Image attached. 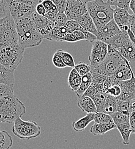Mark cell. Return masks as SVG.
Wrapping results in <instances>:
<instances>
[{
	"label": "cell",
	"instance_id": "ac0fdd59",
	"mask_svg": "<svg viewBox=\"0 0 135 149\" xmlns=\"http://www.w3.org/2000/svg\"><path fill=\"white\" fill-rule=\"evenodd\" d=\"M76 20L86 30L97 36L98 31L96 26L88 12L78 17Z\"/></svg>",
	"mask_w": 135,
	"mask_h": 149
},
{
	"label": "cell",
	"instance_id": "bcb514c9",
	"mask_svg": "<svg viewBox=\"0 0 135 149\" xmlns=\"http://www.w3.org/2000/svg\"><path fill=\"white\" fill-rule=\"evenodd\" d=\"M129 116L130 125H131V129L132 131V133L135 134V110L130 112L129 113Z\"/></svg>",
	"mask_w": 135,
	"mask_h": 149
},
{
	"label": "cell",
	"instance_id": "f1b7e54d",
	"mask_svg": "<svg viewBox=\"0 0 135 149\" xmlns=\"http://www.w3.org/2000/svg\"><path fill=\"white\" fill-rule=\"evenodd\" d=\"M0 149H10L13 144L12 136L6 131H1L0 133Z\"/></svg>",
	"mask_w": 135,
	"mask_h": 149
},
{
	"label": "cell",
	"instance_id": "d6a6232c",
	"mask_svg": "<svg viewBox=\"0 0 135 149\" xmlns=\"http://www.w3.org/2000/svg\"><path fill=\"white\" fill-rule=\"evenodd\" d=\"M59 51L60 53L63 61L65 64V65L66 66V67H71L74 68L76 66V64H75L74 58L72 55L69 52H66L62 49H59Z\"/></svg>",
	"mask_w": 135,
	"mask_h": 149
},
{
	"label": "cell",
	"instance_id": "816d5d0a",
	"mask_svg": "<svg viewBox=\"0 0 135 149\" xmlns=\"http://www.w3.org/2000/svg\"><path fill=\"white\" fill-rule=\"evenodd\" d=\"M135 110V98L133 99L129 102V113Z\"/></svg>",
	"mask_w": 135,
	"mask_h": 149
},
{
	"label": "cell",
	"instance_id": "f35d334b",
	"mask_svg": "<svg viewBox=\"0 0 135 149\" xmlns=\"http://www.w3.org/2000/svg\"><path fill=\"white\" fill-rule=\"evenodd\" d=\"M69 19L65 12H59L56 19L54 21L55 25L58 26H65Z\"/></svg>",
	"mask_w": 135,
	"mask_h": 149
},
{
	"label": "cell",
	"instance_id": "7dc6e473",
	"mask_svg": "<svg viewBox=\"0 0 135 149\" xmlns=\"http://www.w3.org/2000/svg\"><path fill=\"white\" fill-rule=\"evenodd\" d=\"M36 12L40 15L45 17L46 14V10L42 3V2L36 6Z\"/></svg>",
	"mask_w": 135,
	"mask_h": 149
},
{
	"label": "cell",
	"instance_id": "2e32d148",
	"mask_svg": "<svg viewBox=\"0 0 135 149\" xmlns=\"http://www.w3.org/2000/svg\"><path fill=\"white\" fill-rule=\"evenodd\" d=\"M134 72L128 61L125 59V61L118 68L116 72L111 76L113 81H124L131 79Z\"/></svg>",
	"mask_w": 135,
	"mask_h": 149
},
{
	"label": "cell",
	"instance_id": "7c38bea8",
	"mask_svg": "<svg viewBox=\"0 0 135 149\" xmlns=\"http://www.w3.org/2000/svg\"><path fill=\"white\" fill-rule=\"evenodd\" d=\"M132 15L128 11L116 7L114 9L113 19L120 30L123 33H127L131 30V24Z\"/></svg>",
	"mask_w": 135,
	"mask_h": 149
},
{
	"label": "cell",
	"instance_id": "60d3db41",
	"mask_svg": "<svg viewBox=\"0 0 135 149\" xmlns=\"http://www.w3.org/2000/svg\"><path fill=\"white\" fill-rule=\"evenodd\" d=\"M92 75L93 83H95L104 84L108 77V76H106L103 74H92Z\"/></svg>",
	"mask_w": 135,
	"mask_h": 149
},
{
	"label": "cell",
	"instance_id": "ffe728a7",
	"mask_svg": "<svg viewBox=\"0 0 135 149\" xmlns=\"http://www.w3.org/2000/svg\"><path fill=\"white\" fill-rule=\"evenodd\" d=\"M96 113H87L86 116L73 122V127L77 132H81L84 130L87 126L93 120H94Z\"/></svg>",
	"mask_w": 135,
	"mask_h": 149
},
{
	"label": "cell",
	"instance_id": "83f0119b",
	"mask_svg": "<svg viewBox=\"0 0 135 149\" xmlns=\"http://www.w3.org/2000/svg\"><path fill=\"white\" fill-rule=\"evenodd\" d=\"M128 37V35L127 33H121L118 34L114 37H112L109 39L106 43L108 45L112 46L115 49H117L121 46H122L127 38Z\"/></svg>",
	"mask_w": 135,
	"mask_h": 149
},
{
	"label": "cell",
	"instance_id": "603a6c76",
	"mask_svg": "<svg viewBox=\"0 0 135 149\" xmlns=\"http://www.w3.org/2000/svg\"><path fill=\"white\" fill-rule=\"evenodd\" d=\"M67 33H69V32L66 26L55 25L51 33L45 38V39L51 41H62V38Z\"/></svg>",
	"mask_w": 135,
	"mask_h": 149
},
{
	"label": "cell",
	"instance_id": "5b68a950",
	"mask_svg": "<svg viewBox=\"0 0 135 149\" xmlns=\"http://www.w3.org/2000/svg\"><path fill=\"white\" fill-rule=\"evenodd\" d=\"M24 51L20 44H1L0 64L15 71L23 59Z\"/></svg>",
	"mask_w": 135,
	"mask_h": 149
},
{
	"label": "cell",
	"instance_id": "9c48e42d",
	"mask_svg": "<svg viewBox=\"0 0 135 149\" xmlns=\"http://www.w3.org/2000/svg\"><path fill=\"white\" fill-rule=\"evenodd\" d=\"M108 54V45L106 42L97 40L92 44L90 55L89 57L90 65H94L103 62Z\"/></svg>",
	"mask_w": 135,
	"mask_h": 149
},
{
	"label": "cell",
	"instance_id": "6da1fadb",
	"mask_svg": "<svg viewBox=\"0 0 135 149\" xmlns=\"http://www.w3.org/2000/svg\"><path fill=\"white\" fill-rule=\"evenodd\" d=\"M20 45L24 49L39 45L44 39L31 16L15 21Z\"/></svg>",
	"mask_w": 135,
	"mask_h": 149
},
{
	"label": "cell",
	"instance_id": "74e56055",
	"mask_svg": "<svg viewBox=\"0 0 135 149\" xmlns=\"http://www.w3.org/2000/svg\"><path fill=\"white\" fill-rule=\"evenodd\" d=\"M52 63L54 65L58 68H63L66 67L63 61L62 57L59 50L54 54L52 57Z\"/></svg>",
	"mask_w": 135,
	"mask_h": 149
},
{
	"label": "cell",
	"instance_id": "1f68e13d",
	"mask_svg": "<svg viewBox=\"0 0 135 149\" xmlns=\"http://www.w3.org/2000/svg\"><path fill=\"white\" fill-rule=\"evenodd\" d=\"M94 121L97 123H110L114 122L111 115L101 112L96 113Z\"/></svg>",
	"mask_w": 135,
	"mask_h": 149
},
{
	"label": "cell",
	"instance_id": "9a60e30c",
	"mask_svg": "<svg viewBox=\"0 0 135 149\" xmlns=\"http://www.w3.org/2000/svg\"><path fill=\"white\" fill-rule=\"evenodd\" d=\"M97 31V39L105 42H106L112 37L122 33L114 19Z\"/></svg>",
	"mask_w": 135,
	"mask_h": 149
},
{
	"label": "cell",
	"instance_id": "836d02e7",
	"mask_svg": "<svg viewBox=\"0 0 135 149\" xmlns=\"http://www.w3.org/2000/svg\"><path fill=\"white\" fill-rule=\"evenodd\" d=\"M111 116L116 126L120 124L129 122V116L128 114H125L120 112H116L111 115Z\"/></svg>",
	"mask_w": 135,
	"mask_h": 149
},
{
	"label": "cell",
	"instance_id": "d590c367",
	"mask_svg": "<svg viewBox=\"0 0 135 149\" xmlns=\"http://www.w3.org/2000/svg\"><path fill=\"white\" fill-rule=\"evenodd\" d=\"M13 87L14 86H10L6 84H0V98L4 96L15 95Z\"/></svg>",
	"mask_w": 135,
	"mask_h": 149
},
{
	"label": "cell",
	"instance_id": "ba28073f",
	"mask_svg": "<svg viewBox=\"0 0 135 149\" xmlns=\"http://www.w3.org/2000/svg\"><path fill=\"white\" fill-rule=\"evenodd\" d=\"M9 12L15 21L31 16L35 11L36 7L15 0H8Z\"/></svg>",
	"mask_w": 135,
	"mask_h": 149
},
{
	"label": "cell",
	"instance_id": "5bb4252c",
	"mask_svg": "<svg viewBox=\"0 0 135 149\" xmlns=\"http://www.w3.org/2000/svg\"><path fill=\"white\" fill-rule=\"evenodd\" d=\"M116 50L121 56L124 57L128 61L135 74V46L131 40L129 35L125 40L122 46Z\"/></svg>",
	"mask_w": 135,
	"mask_h": 149
},
{
	"label": "cell",
	"instance_id": "11a10c76",
	"mask_svg": "<svg viewBox=\"0 0 135 149\" xmlns=\"http://www.w3.org/2000/svg\"><path fill=\"white\" fill-rule=\"evenodd\" d=\"M83 2H84V3H89V2H92V1H94V0H81Z\"/></svg>",
	"mask_w": 135,
	"mask_h": 149
},
{
	"label": "cell",
	"instance_id": "7a4b0ae2",
	"mask_svg": "<svg viewBox=\"0 0 135 149\" xmlns=\"http://www.w3.org/2000/svg\"><path fill=\"white\" fill-rule=\"evenodd\" d=\"M26 111L24 103L15 95L0 98V121L12 123L23 116Z\"/></svg>",
	"mask_w": 135,
	"mask_h": 149
},
{
	"label": "cell",
	"instance_id": "7bdbcfd3",
	"mask_svg": "<svg viewBox=\"0 0 135 149\" xmlns=\"http://www.w3.org/2000/svg\"><path fill=\"white\" fill-rule=\"evenodd\" d=\"M131 1L132 0H118L117 7L128 11Z\"/></svg>",
	"mask_w": 135,
	"mask_h": 149
},
{
	"label": "cell",
	"instance_id": "f6af8a7d",
	"mask_svg": "<svg viewBox=\"0 0 135 149\" xmlns=\"http://www.w3.org/2000/svg\"><path fill=\"white\" fill-rule=\"evenodd\" d=\"M15 1L27 4V5H29L34 7H36L39 3H41L43 1L42 0H15Z\"/></svg>",
	"mask_w": 135,
	"mask_h": 149
},
{
	"label": "cell",
	"instance_id": "44dd1931",
	"mask_svg": "<svg viewBox=\"0 0 135 149\" xmlns=\"http://www.w3.org/2000/svg\"><path fill=\"white\" fill-rule=\"evenodd\" d=\"M115 129H117V126L114 122L110 123H95L90 128V132L94 135H101Z\"/></svg>",
	"mask_w": 135,
	"mask_h": 149
},
{
	"label": "cell",
	"instance_id": "681fc988",
	"mask_svg": "<svg viewBox=\"0 0 135 149\" xmlns=\"http://www.w3.org/2000/svg\"><path fill=\"white\" fill-rule=\"evenodd\" d=\"M104 87L106 92L108 89H109L113 86V80L110 76L108 77L107 80L104 83Z\"/></svg>",
	"mask_w": 135,
	"mask_h": 149
},
{
	"label": "cell",
	"instance_id": "3957f363",
	"mask_svg": "<svg viewBox=\"0 0 135 149\" xmlns=\"http://www.w3.org/2000/svg\"><path fill=\"white\" fill-rule=\"evenodd\" d=\"M87 12L93 19L97 30L113 19L114 9L107 2L94 0L86 4Z\"/></svg>",
	"mask_w": 135,
	"mask_h": 149
},
{
	"label": "cell",
	"instance_id": "52a82bcc",
	"mask_svg": "<svg viewBox=\"0 0 135 149\" xmlns=\"http://www.w3.org/2000/svg\"><path fill=\"white\" fill-rule=\"evenodd\" d=\"M1 44H20L16 22L11 16L0 19Z\"/></svg>",
	"mask_w": 135,
	"mask_h": 149
},
{
	"label": "cell",
	"instance_id": "f907efd6",
	"mask_svg": "<svg viewBox=\"0 0 135 149\" xmlns=\"http://www.w3.org/2000/svg\"><path fill=\"white\" fill-rule=\"evenodd\" d=\"M131 31L135 35V14L132 15L131 24Z\"/></svg>",
	"mask_w": 135,
	"mask_h": 149
},
{
	"label": "cell",
	"instance_id": "4dcf8cb0",
	"mask_svg": "<svg viewBox=\"0 0 135 149\" xmlns=\"http://www.w3.org/2000/svg\"><path fill=\"white\" fill-rule=\"evenodd\" d=\"M108 96V94L106 92H100L91 97L93 100L96 106L97 112L100 111V110L105 104Z\"/></svg>",
	"mask_w": 135,
	"mask_h": 149
},
{
	"label": "cell",
	"instance_id": "277c9868",
	"mask_svg": "<svg viewBox=\"0 0 135 149\" xmlns=\"http://www.w3.org/2000/svg\"><path fill=\"white\" fill-rule=\"evenodd\" d=\"M125 58L121 56L117 51L108 45V54L105 60L100 64L90 65L92 74H103L111 76L114 74L118 68L124 63Z\"/></svg>",
	"mask_w": 135,
	"mask_h": 149
},
{
	"label": "cell",
	"instance_id": "e0dca14e",
	"mask_svg": "<svg viewBox=\"0 0 135 149\" xmlns=\"http://www.w3.org/2000/svg\"><path fill=\"white\" fill-rule=\"evenodd\" d=\"M77 105L82 111L85 112L87 113H96L97 112L96 106L93 100L89 96H82L78 97Z\"/></svg>",
	"mask_w": 135,
	"mask_h": 149
},
{
	"label": "cell",
	"instance_id": "4316f807",
	"mask_svg": "<svg viewBox=\"0 0 135 149\" xmlns=\"http://www.w3.org/2000/svg\"><path fill=\"white\" fill-rule=\"evenodd\" d=\"M92 83V75L90 72L82 76L80 86L76 92V93L77 94L78 97L83 96L84 93H85V92L87 91V90L89 88Z\"/></svg>",
	"mask_w": 135,
	"mask_h": 149
},
{
	"label": "cell",
	"instance_id": "b9f144b4",
	"mask_svg": "<svg viewBox=\"0 0 135 149\" xmlns=\"http://www.w3.org/2000/svg\"><path fill=\"white\" fill-rule=\"evenodd\" d=\"M57 6L59 12H65L66 0H51Z\"/></svg>",
	"mask_w": 135,
	"mask_h": 149
},
{
	"label": "cell",
	"instance_id": "d4e9b609",
	"mask_svg": "<svg viewBox=\"0 0 135 149\" xmlns=\"http://www.w3.org/2000/svg\"><path fill=\"white\" fill-rule=\"evenodd\" d=\"M82 76L78 74L74 68L70 71L68 77V84L72 91L76 92L80 86Z\"/></svg>",
	"mask_w": 135,
	"mask_h": 149
},
{
	"label": "cell",
	"instance_id": "f5cc1de1",
	"mask_svg": "<svg viewBox=\"0 0 135 149\" xmlns=\"http://www.w3.org/2000/svg\"><path fill=\"white\" fill-rule=\"evenodd\" d=\"M129 9L133 12L134 14H135V0L131 1L129 5Z\"/></svg>",
	"mask_w": 135,
	"mask_h": 149
},
{
	"label": "cell",
	"instance_id": "8992f818",
	"mask_svg": "<svg viewBox=\"0 0 135 149\" xmlns=\"http://www.w3.org/2000/svg\"><path fill=\"white\" fill-rule=\"evenodd\" d=\"M13 133L20 139H31L35 138L41 134V127L34 121H25L17 119L12 127Z\"/></svg>",
	"mask_w": 135,
	"mask_h": 149
},
{
	"label": "cell",
	"instance_id": "30bf717a",
	"mask_svg": "<svg viewBox=\"0 0 135 149\" xmlns=\"http://www.w3.org/2000/svg\"><path fill=\"white\" fill-rule=\"evenodd\" d=\"M87 12L86 3L81 0H66L65 14L69 20H76Z\"/></svg>",
	"mask_w": 135,
	"mask_h": 149
},
{
	"label": "cell",
	"instance_id": "8d00e7d4",
	"mask_svg": "<svg viewBox=\"0 0 135 149\" xmlns=\"http://www.w3.org/2000/svg\"><path fill=\"white\" fill-rule=\"evenodd\" d=\"M129 102L123 101L118 99L117 102V112H120L129 115Z\"/></svg>",
	"mask_w": 135,
	"mask_h": 149
},
{
	"label": "cell",
	"instance_id": "cb8c5ba5",
	"mask_svg": "<svg viewBox=\"0 0 135 149\" xmlns=\"http://www.w3.org/2000/svg\"><path fill=\"white\" fill-rule=\"evenodd\" d=\"M42 3L46 10L45 17L54 22L59 13L57 6L51 0H43Z\"/></svg>",
	"mask_w": 135,
	"mask_h": 149
},
{
	"label": "cell",
	"instance_id": "ab89813d",
	"mask_svg": "<svg viewBox=\"0 0 135 149\" xmlns=\"http://www.w3.org/2000/svg\"><path fill=\"white\" fill-rule=\"evenodd\" d=\"M122 92L121 88L119 85L115 84L113 85L109 89L106 91V93L112 96L118 97Z\"/></svg>",
	"mask_w": 135,
	"mask_h": 149
},
{
	"label": "cell",
	"instance_id": "7402d4cb",
	"mask_svg": "<svg viewBox=\"0 0 135 149\" xmlns=\"http://www.w3.org/2000/svg\"><path fill=\"white\" fill-rule=\"evenodd\" d=\"M118 98L108 95L107 99L99 112H104L110 115L117 112Z\"/></svg>",
	"mask_w": 135,
	"mask_h": 149
},
{
	"label": "cell",
	"instance_id": "d6986e66",
	"mask_svg": "<svg viewBox=\"0 0 135 149\" xmlns=\"http://www.w3.org/2000/svg\"><path fill=\"white\" fill-rule=\"evenodd\" d=\"M15 81V71L0 64V83L8 86H14Z\"/></svg>",
	"mask_w": 135,
	"mask_h": 149
},
{
	"label": "cell",
	"instance_id": "e575fe53",
	"mask_svg": "<svg viewBox=\"0 0 135 149\" xmlns=\"http://www.w3.org/2000/svg\"><path fill=\"white\" fill-rule=\"evenodd\" d=\"M74 68L81 76L85 75L90 72L91 71L90 65L83 62H80L78 63L76 65Z\"/></svg>",
	"mask_w": 135,
	"mask_h": 149
},
{
	"label": "cell",
	"instance_id": "4fadbf2b",
	"mask_svg": "<svg viewBox=\"0 0 135 149\" xmlns=\"http://www.w3.org/2000/svg\"><path fill=\"white\" fill-rule=\"evenodd\" d=\"M31 17L40 33L45 39L54 28L55 25L54 22L40 15L36 11L31 15Z\"/></svg>",
	"mask_w": 135,
	"mask_h": 149
},
{
	"label": "cell",
	"instance_id": "f546056e",
	"mask_svg": "<svg viewBox=\"0 0 135 149\" xmlns=\"http://www.w3.org/2000/svg\"><path fill=\"white\" fill-rule=\"evenodd\" d=\"M100 92H106L104 84L92 83L85 93H84L83 96L92 97L93 96Z\"/></svg>",
	"mask_w": 135,
	"mask_h": 149
},
{
	"label": "cell",
	"instance_id": "db71d44e",
	"mask_svg": "<svg viewBox=\"0 0 135 149\" xmlns=\"http://www.w3.org/2000/svg\"><path fill=\"white\" fill-rule=\"evenodd\" d=\"M118 0H107L106 2L111 6H115V7H117V3H118Z\"/></svg>",
	"mask_w": 135,
	"mask_h": 149
},
{
	"label": "cell",
	"instance_id": "8fae6325",
	"mask_svg": "<svg viewBox=\"0 0 135 149\" xmlns=\"http://www.w3.org/2000/svg\"><path fill=\"white\" fill-rule=\"evenodd\" d=\"M119 85L122 92L120 96L117 97L123 101L130 102L135 98V76L134 73L131 79L124 81H113V85Z\"/></svg>",
	"mask_w": 135,
	"mask_h": 149
},
{
	"label": "cell",
	"instance_id": "484cf974",
	"mask_svg": "<svg viewBox=\"0 0 135 149\" xmlns=\"http://www.w3.org/2000/svg\"><path fill=\"white\" fill-rule=\"evenodd\" d=\"M116 126L117 129L119 131L122 136L123 144L124 145H129L130 135L132 133V131L130 125V121L118 125Z\"/></svg>",
	"mask_w": 135,
	"mask_h": 149
},
{
	"label": "cell",
	"instance_id": "c3c4849f",
	"mask_svg": "<svg viewBox=\"0 0 135 149\" xmlns=\"http://www.w3.org/2000/svg\"><path fill=\"white\" fill-rule=\"evenodd\" d=\"M77 37L79 41L80 40H86V36L84 33L79 30H76L73 32Z\"/></svg>",
	"mask_w": 135,
	"mask_h": 149
},
{
	"label": "cell",
	"instance_id": "ee69618b",
	"mask_svg": "<svg viewBox=\"0 0 135 149\" xmlns=\"http://www.w3.org/2000/svg\"><path fill=\"white\" fill-rule=\"evenodd\" d=\"M62 41H66L69 42H76L79 41V40L73 33H67L66 36L62 38Z\"/></svg>",
	"mask_w": 135,
	"mask_h": 149
}]
</instances>
